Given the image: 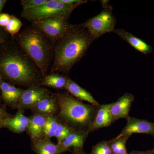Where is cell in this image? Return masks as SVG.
<instances>
[{
    "mask_svg": "<svg viewBox=\"0 0 154 154\" xmlns=\"http://www.w3.org/2000/svg\"><path fill=\"white\" fill-rule=\"evenodd\" d=\"M0 74L5 82L28 88L40 86L43 78L38 67L14 37L0 46Z\"/></svg>",
    "mask_w": 154,
    "mask_h": 154,
    "instance_id": "obj_1",
    "label": "cell"
},
{
    "mask_svg": "<svg viewBox=\"0 0 154 154\" xmlns=\"http://www.w3.org/2000/svg\"><path fill=\"white\" fill-rule=\"evenodd\" d=\"M94 40L87 29L75 25L54 44L50 73L68 74L73 66L85 55Z\"/></svg>",
    "mask_w": 154,
    "mask_h": 154,
    "instance_id": "obj_2",
    "label": "cell"
},
{
    "mask_svg": "<svg viewBox=\"0 0 154 154\" xmlns=\"http://www.w3.org/2000/svg\"><path fill=\"white\" fill-rule=\"evenodd\" d=\"M14 38L37 66L43 77L48 74L53 60L54 44L52 42L32 25L26 27Z\"/></svg>",
    "mask_w": 154,
    "mask_h": 154,
    "instance_id": "obj_3",
    "label": "cell"
},
{
    "mask_svg": "<svg viewBox=\"0 0 154 154\" xmlns=\"http://www.w3.org/2000/svg\"><path fill=\"white\" fill-rule=\"evenodd\" d=\"M59 111L57 118L75 131L90 132L99 105L86 104L68 93L57 94Z\"/></svg>",
    "mask_w": 154,
    "mask_h": 154,
    "instance_id": "obj_4",
    "label": "cell"
},
{
    "mask_svg": "<svg viewBox=\"0 0 154 154\" xmlns=\"http://www.w3.org/2000/svg\"><path fill=\"white\" fill-rule=\"evenodd\" d=\"M80 5V4L67 5L60 0H47L41 5L22 11L21 16L30 22L52 17L68 20L73 11Z\"/></svg>",
    "mask_w": 154,
    "mask_h": 154,
    "instance_id": "obj_5",
    "label": "cell"
},
{
    "mask_svg": "<svg viewBox=\"0 0 154 154\" xmlns=\"http://www.w3.org/2000/svg\"><path fill=\"white\" fill-rule=\"evenodd\" d=\"M103 4V11L94 17L88 19L80 25L86 28L94 39L109 32H113L116 23L115 17L112 13L111 6Z\"/></svg>",
    "mask_w": 154,
    "mask_h": 154,
    "instance_id": "obj_6",
    "label": "cell"
},
{
    "mask_svg": "<svg viewBox=\"0 0 154 154\" xmlns=\"http://www.w3.org/2000/svg\"><path fill=\"white\" fill-rule=\"evenodd\" d=\"M30 22L31 25L44 33L54 44L75 26L69 23L68 20L56 17L45 18Z\"/></svg>",
    "mask_w": 154,
    "mask_h": 154,
    "instance_id": "obj_7",
    "label": "cell"
},
{
    "mask_svg": "<svg viewBox=\"0 0 154 154\" xmlns=\"http://www.w3.org/2000/svg\"><path fill=\"white\" fill-rule=\"evenodd\" d=\"M51 93L47 89L41 86L33 85L29 87L25 90L17 108L24 110L30 109Z\"/></svg>",
    "mask_w": 154,
    "mask_h": 154,
    "instance_id": "obj_8",
    "label": "cell"
},
{
    "mask_svg": "<svg viewBox=\"0 0 154 154\" xmlns=\"http://www.w3.org/2000/svg\"><path fill=\"white\" fill-rule=\"evenodd\" d=\"M134 134H146L154 137V123L130 116L127 119L126 125L116 137H130Z\"/></svg>",
    "mask_w": 154,
    "mask_h": 154,
    "instance_id": "obj_9",
    "label": "cell"
},
{
    "mask_svg": "<svg viewBox=\"0 0 154 154\" xmlns=\"http://www.w3.org/2000/svg\"><path fill=\"white\" fill-rule=\"evenodd\" d=\"M134 101L132 94L126 93L112 103L110 108V114L113 123L120 119H128L130 117L129 113L131 104Z\"/></svg>",
    "mask_w": 154,
    "mask_h": 154,
    "instance_id": "obj_10",
    "label": "cell"
},
{
    "mask_svg": "<svg viewBox=\"0 0 154 154\" xmlns=\"http://www.w3.org/2000/svg\"><path fill=\"white\" fill-rule=\"evenodd\" d=\"M25 90L18 88L15 85L3 81L0 85L2 102L4 105L13 108H17L19 100Z\"/></svg>",
    "mask_w": 154,
    "mask_h": 154,
    "instance_id": "obj_11",
    "label": "cell"
},
{
    "mask_svg": "<svg viewBox=\"0 0 154 154\" xmlns=\"http://www.w3.org/2000/svg\"><path fill=\"white\" fill-rule=\"evenodd\" d=\"M33 114L54 116L59 111L57 94L51 93L30 108Z\"/></svg>",
    "mask_w": 154,
    "mask_h": 154,
    "instance_id": "obj_12",
    "label": "cell"
},
{
    "mask_svg": "<svg viewBox=\"0 0 154 154\" xmlns=\"http://www.w3.org/2000/svg\"><path fill=\"white\" fill-rule=\"evenodd\" d=\"M89 134L90 132L88 131L74 130L59 145L65 152L68 151L72 152L82 150Z\"/></svg>",
    "mask_w": 154,
    "mask_h": 154,
    "instance_id": "obj_13",
    "label": "cell"
},
{
    "mask_svg": "<svg viewBox=\"0 0 154 154\" xmlns=\"http://www.w3.org/2000/svg\"><path fill=\"white\" fill-rule=\"evenodd\" d=\"M29 118V123L26 131L32 142H34L43 138L46 116L33 113Z\"/></svg>",
    "mask_w": 154,
    "mask_h": 154,
    "instance_id": "obj_14",
    "label": "cell"
},
{
    "mask_svg": "<svg viewBox=\"0 0 154 154\" xmlns=\"http://www.w3.org/2000/svg\"><path fill=\"white\" fill-rule=\"evenodd\" d=\"M113 32L126 41L135 49L143 54H147L152 51L151 46L124 29H114Z\"/></svg>",
    "mask_w": 154,
    "mask_h": 154,
    "instance_id": "obj_15",
    "label": "cell"
},
{
    "mask_svg": "<svg viewBox=\"0 0 154 154\" xmlns=\"http://www.w3.org/2000/svg\"><path fill=\"white\" fill-rule=\"evenodd\" d=\"M112 104L100 105L90 129V133L110 126L113 123L110 112Z\"/></svg>",
    "mask_w": 154,
    "mask_h": 154,
    "instance_id": "obj_16",
    "label": "cell"
},
{
    "mask_svg": "<svg viewBox=\"0 0 154 154\" xmlns=\"http://www.w3.org/2000/svg\"><path fill=\"white\" fill-rule=\"evenodd\" d=\"M29 122V117L25 115V110L19 109L13 118L6 122L5 128L15 133L22 134L26 131Z\"/></svg>",
    "mask_w": 154,
    "mask_h": 154,
    "instance_id": "obj_17",
    "label": "cell"
},
{
    "mask_svg": "<svg viewBox=\"0 0 154 154\" xmlns=\"http://www.w3.org/2000/svg\"><path fill=\"white\" fill-rule=\"evenodd\" d=\"M65 89L68 93L80 101H86L93 105H100L91 93L79 85L70 78L68 81Z\"/></svg>",
    "mask_w": 154,
    "mask_h": 154,
    "instance_id": "obj_18",
    "label": "cell"
},
{
    "mask_svg": "<svg viewBox=\"0 0 154 154\" xmlns=\"http://www.w3.org/2000/svg\"><path fill=\"white\" fill-rule=\"evenodd\" d=\"M32 148L36 154H62L65 152L60 145L54 143L50 139L44 137L32 142Z\"/></svg>",
    "mask_w": 154,
    "mask_h": 154,
    "instance_id": "obj_19",
    "label": "cell"
},
{
    "mask_svg": "<svg viewBox=\"0 0 154 154\" xmlns=\"http://www.w3.org/2000/svg\"><path fill=\"white\" fill-rule=\"evenodd\" d=\"M69 78L65 75L58 73H49L43 77L40 86L63 90L65 89Z\"/></svg>",
    "mask_w": 154,
    "mask_h": 154,
    "instance_id": "obj_20",
    "label": "cell"
},
{
    "mask_svg": "<svg viewBox=\"0 0 154 154\" xmlns=\"http://www.w3.org/2000/svg\"><path fill=\"white\" fill-rule=\"evenodd\" d=\"M130 137H116L108 141V145L113 154H128L127 152V141Z\"/></svg>",
    "mask_w": 154,
    "mask_h": 154,
    "instance_id": "obj_21",
    "label": "cell"
},
{
    "mask_svg": "<svg viewBox=\"0 0 154 154\" xmlns=\"http://www.w3.org/2000/svg\"><path fill=\"white\" fill-rule=\"evenodd\" d=\"M60 121L56 116H46V121L43 132V137L51 139L54 137L56 129Z\"/></svg>",
    "mask_w": 154,
    "mask_h": 154,
    "instance_id": "obj_22",
    "label": "cell"
},
{
    "mask_svg": "<svg viewBox=\"0 0 154 154\" xmlns=\"http://www.w3.org/2000/svg\"><path fill=\"white\" fill-rule=\"evenodd\" d=\"M22 26V22L18 18L14 15H11L8 23L4 28L11 35V37H14L19 33Z\"/></svg>",
    "mask_w": 154,
    "mask_h": 154,
    "instance_id": "obj_23",
    "label": "cell"
},
{
    "mask_svg": "<svg viewBox=\"0 0 154 154\" xmlns=\"http://www.w3.org/2000/svg\"><path fill=\"white\" fill-rule=\"evenodd\" d=\"M73 131L67 125L60 122L54 133V137L57 140V144L61 143Z\"/></svg>",
    "mask_w": 154,
    "mask_h": 154,
    "instance_id": "obj_24",
    "label": "cell"
},
{
    "mask_svg": "<svg viewBox=\"0 0 154 154\" xmlns=\"http://www.w3.org/2000/svg\"><path fill=\"white\" fill-rule=\"evenodd\" d=\"M90 154H113L108 145V141L100 142L92 147Z\"/></svg>",
    "mask_w": 154,
    "mask_h": 154,
    "instance_id": "obj_25",
    "label": "cell"
},
{
    "mask_svg": "<svg viewBox=\"0 0 154 154\" xmlns=\"http://www.w3.org/2000/svg\"><path fill=\"white\" fill-rule=\"evenodd\" d=\"M47 0H22L20 2L23 11L28 10L43 5Z\"/></svg>",
    "mask_w": 154,
    "mask_h": 154,
    "instance_id": "obj_26",
    "label": "cell"
},
{
    "mask_svg": "<svg viewBox=\"0 0 154 154\" xmlns=\"http://www.w3.org/2000/svg\"><path fill=\"white\" fill-rule=\"evenodd\" d=\"M5 106L2 104L0 105V128H5L6 122L14 116L8 113L6 110Z\"/></svg>",
    "mask_w": 154,
    "mask_h": 154,
    "instance_id": "obj_27",
    "label": "cell"
},
{
    "mask_svg": "<svg viewBox=\"0 0 154 154\" xmlns=\"http://www.w3.org/2000/svg\"><path fill=\"white\" fill-rule=\"evenodd\" d=\"M11 36L4 28L0 27V46L11 38Z\"/></svg>",
    "mask_w": 154,
    "mask_h": 154,
    "instance_id": "obj_28",
    "label": "cell"
},
{
    "mask_svg": "<svg viewBox=\"0 0 154 154\" xmlns=\"http://www.w3.org/2000/svg\"><path fill=\"white\" fill-rule=\"evenodd\" d=\"M11 15L8 14H0V27L5 28L9 22Z\"/></svg>",
    "mask_w": 154,
    "mask_h": 154,
    "instance_id": "obj_29",
    "label": "cell"
},
{
    "mask_svg": "<svg viewBox=\"0 0 154 154\" xmlns=\"http://www.w3.org/2000/svg\"><path fill=\"white\" fill-rule=\"evenodd\" d=\"M62 2L69 5H74L76 4H80L82 5L88 2V1L86 0H60Z\"/></svg>",
    "mask_w": 154,
    "mask_h": 154,
    "instance_id": "obj_30",
    "label": "cell"
},
{
    "mask_svg": "<svg viewBox=\"0 0 154 154\" xmlns=\"http://www.w3.org/2000/svg\"><path fill=\"white\" fill-rule=\"evenodd\" d=\"M129 154H154L153 149L144 151H133Z\"/></svg>",
    "mask_w": 154,
    "mask_h": 154,
    "instance_id": "obj_31",
    "label": "cell"
},
{
    "mask_svg": "<svg viewBox=\"0 0 154 154\" xmlns=\"http://www.w3.org/2000/svg\"><path fill=\"white\" fill-rule=\"evenodd\" d=\"M6 2H7L6 0H0V14H1V12L5 7Z\"/></svg>",
    "mask_w": 154,
    "mask_h": 154,
    "instance_id": "obj_32",
    "label": "cell"
},
{
    "mask_svg": "<svg viewBox=\"0 0 154 154\" xmlns=\"http://www.w3.org/2000/svg\"><path fill=\"white\" fill-rule=\"evenodd\" d=\"M72 154H88L86 153L85 152H84L83 150L78 151H74L72 152Z\"/></svg>",
    "mask_w": 154,
    "mask_h": 154,
    "instance_id": "obj_33",
    "label": "cell"
},
{
    "mask_svg": "<svg viewBox=\"0 0 154 154\" xmlns=\"http://www.w3.org/2000/svg\"><path fill=\"white\" fill-rule=\"evenodd\" d=\"M4 81L3 80L2 78V76H1V74H0V85H1L2 82Z\"/></svg>",
    "mask_w": 154,
    "mask_h": 154,
    "instance_id": "obj_34",
    "label": "cell"
},
{
    "mask_svg": "<svg viewBox=\"0 0 154 154\" xmlns=\"http://www.w3.org/2000/svg\"><path fill=\"white\" fill-rule=\"evenodd\" d=\"M2 99H1V94H0V105H2Z\"/></svg>",
    "mask_w": 154,
    "mask_h": 154,
    "instance_id": "obj_35",
    "label": "cell"
},
{
    "mask_svg": "<svg viewBox=\"0 0 154 154\" xmlns=\"http://www.w3.org/2000/svg\"><path fill=\"white\" fill-rule=\"evenodd\" d=\"M153 150H154V148H153Z\"/></svg>",
    "mask_w": 154,
    "mask_h": 154,
    "instance_id": "obj_36",
    "label": "cell"
}]
</instances>
